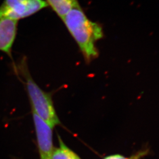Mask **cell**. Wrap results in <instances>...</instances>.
I'll use <instances>...</instances> for the list:
<instances>
[{"mask_svg":"<svg viewBox=\"0 0 159 159\" xmlns=\"http://www.w3.org/2000/svg\"><path fill=\"white\" fill-rule=\"evenodd\" d=\"M62 20L85 60L90 61L96 58L98 52L96 44L104 36L102 27L87 17L80 6L72 9Z\"/></svg>","mask_w":159,"mask_h":159,"instance_id":"1","label":"cell"},{"mask_svg":"<svg viewBox=\"0 0 159 159\" xmlns=\"http://www.w3.org/2000/svg\"><path fill=\"white\" fill-rule=\"evenodd\" d=\"M26 85L31 103L32 111L53 129L60 123L51 97L43 91L29 75H26Z\"/></svg>","mask_w":159,"mask_h":159,"instance_id":"2","label":"cell"},{"mask_svg":"<svg viewBox=\"0 0 159 159\" xmlns=\"http://www.w3.org/2000/svg\"><path fill=\"white\" fill-rule=\"evenodd\" d=\"M48 6L44 0H4L0 6V18L18 21Z\"/></svg>","mask_w":159,"mask_h":159,"instance_id":"3","label":"cell"},{"mask_svg":"<svg viewBox=\"0 0 159 159\" xmlns=\"http://www.w3.org/2000/svg\"><path fill=\"white\" fill-rule=\"evenodd\" d=\"M33 116L40 159H51L54 149L52 143V128L34 112Z\"/></svg>","mask_w":159,"mask_h":159,"instance_id":"4","label":"cell"},{"mask_svg":"<svg viewBox=\"0 0 159 159\" xmlns=\"http://www.w3.org/2000/svg\"><path fill=\"white\" fill-rule=\"evenodd\" d=\"M17 21L0 18V50L10 53L17 33Z\"/></svg>","mask_w":159,"mask_h":159,"instance_id":"5","label":"cell"},{"mask_svg":"<svg viewBox=\"0 0 159 159\" xmlns=\"http://www.w3.org/2000/svg\"><path fill=\"white\" fill-rule=\"evenodd\" d=\"M57 15L63 19L69 12L79 6L78 0H44Z\"/></svg>","mask_w":159,"mask_h":159,"instance_id":"6","label":"cell"},{"mask_svg":"<svg viewBox=\"0 0 159 159\" xmlns=\"http://www.w3.org/2000/svg\"><path fill=\"white\" fill-rule=\"evenodd\" d=\"M58 141L59 146L54 149L51 159H81L63 142L60 137H58Z\"/></svg>","mask_w":159,"mask_h":159,"instance_id":"7","label":"cell"},{"mask_svg":"<svg viewBox=\"0 0 159 159\" xmlns=\"http://www.w3.org/2000/svg\"><path fill=\"white\" fill-rule=\"evenodd\" d=\"M148 154V150H146L140 151L135 154H133L130 157H125L121 154H116L110 155L107 157H105L102 159H141L143 157L146 156Z\"/></svg>","mask_w":159,"mask_h":159,"instance_id":"8","label":"cell"}]
</instances>
